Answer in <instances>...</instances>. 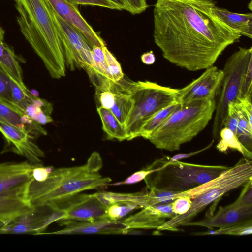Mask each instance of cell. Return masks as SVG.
Returning a JSON list of instances; mask_svg holds the SVG:
<instances>
[{
  "mask_svg": "<svg viewBox=\"0 0 252 252\" xmlns=\"http://www.w3.org/2000/svg\"><path fill=\"white\" fill-rule=\"evenodd\" d=\"M213 0H158L154 5L155 44L164 59L190 71L213 66L241 35L212 13Z\"/></svg>",
  "mask_w": 252,
  "mask_h": 252,
  "instance_id": "cell-1",
  "label": "cell"
},
{
  "mask_svg": "<svg viewBox=\"0 0 252 252\" xmlns=\"http://www.w3.org/2000/svg\"><path fill=\"white\" fill-rule=\"evenodd\" d=\"M22 35L43 62L51 77L65 76L63 51L47 0H13Z\"/></svg>",
  "mask_w": 252,
  "mask_h": 252,
  "instance_id": "cell-2",
  "label": "cell"
},
{
  "mask_svg": "<svg viewBox=\"0 0 252 252\" xmlns=\"http://www.w3.org/2000/svg\"><path fill=\"white\" fill-rule=\"evenodd\" d=\"M112 181L91 171L86 163L80 166L54 169L45 181L32 179L28 183L27 197L33 207L47 206L60 199L83 191L108 185Z\"/></svg>",
  "mask_w": 252,
  "mask_h": 252,
  "instance_id": "cell-3",
  "label": "cell"
},
{
  "mask_svg": "<svg viewBox=\"0 0 252 252\" xmlns=\"http://www.w3.org/2000/svg\"><path fill=\"white\" fill-rule=\"evenodd\" d=\"M215 108V99L181 104L148 140L158 149L179 150L206 127Z\"/></svg>",
  "mask_w": 252,
  "mask_h": 252,
  "instance_id": "cell-4",
  "label": "cell"
},
{
  "mask_svg": "<svg viewBox=\"0 0 252 252\" xmlns=\"http://www.w3.org/2000/svg\"><path fill=\"white\" fill-rule=\"evenodd\" d=\"M252 180V161L242 158L232 167H229L217 177L191 189L182 191V196L192 200L191 207L183 215L166 220L158 230L177 231L178 228L186 226L207 206L228 192L243 186Z\"/></svg>",
  "mask_w": 252,
  "mask_h": 252,
  "instance_id": "cell-5",
  "label": "cell"
},
{
  "mask_svg": "<svg viewBox=\"0 0 252 252\" xmlns=\"http://www.w3.org/2000/svg\"><path fill=\"white\" fill-rule=\"evenodd\" d=\"M150 166L154 171L144 179L147 188L182 192L187 191L219 176L229 167L183 162H168L167 156L155 160Z\"/></svg>",
  "mask_w": 252,
  "mask_h": 252,
  "instance_id": "cell-6",
  "label": "cell"
},
{
  "mask_svg": "<svg viewBox=\"0 0 252 252\" xmlns=\"http://www.w3.org/2000/svg\"><path fill=\"white\" fill-rule=\"evenodd\" d=\"M178 90L149 81H128L126 91L133 100V106L125 126L127 140L139 137L140 128L146 120L176 102Z\"/></svg>",
  "mask_w": 252,
  "mask_h": 252,
  "instance_id": "cell-7",
  "label": "cell"
},
{
  "mask_svg": "<svg viewBox=\"0 0 252 252\" xmlns=\"http://www.w3.org/2000/svg\"><path fill=\"white\" fill-rule=\"evenodd\" d=\"M252 60V47H239L226 60L223 77L216 97V108L212 126L213 140L219 139L220 130L226 117L230 104L239 101L244 75L249 62Z\"/></svg>",
  "mask_w": 252,
  "mask_h": 252,
  "instance_id": "cell-8",
  "label": "cell"
},
{
  "mask_svg": "<svg viewBox=\"0 0 252 252\" xmlns=\"http://www.w3.org/2000/svg\"><path fill=\"white\" fill-rule=\"evenodd\" d=\"M50 7L63 47L65 66L71 71L79 68L86 70L92 67L94 63L92 47L88 41Z\"/></svg>",
  "mask_w": 252,
  "mask_h": 252,
  "instance_id": "cell-9",
  "label": "cell"
},
{
  "mask_svg": "<svg viewBox=\"0 0 252 252\" xmlns=\"http://www.w3.org/2000/svg\"><path fill=\"white\" fill-rule=\"evenodd\" d=\"M48 206L64 213L63 220L94 221L109 219L107 207L93 194L77 193L49 204Z\"/></svg>",
  "mask_w": 252,
  "mask_h": 252,
  "instance_id": "cell-10",
  "label": "cell"
},
{
  "mask_svg": "<svg viewBox=\"0 0 252 252\" xmlns=\"http://www.w3.org/2000/svg\"><path fill=\"white\" fill-rule=\"evenodd\" d=\"M64 217V213L47 206L35 207L32 211L2 226L0 229V234H41L49 225L63 220Z\"/></svg>",
  "mask_w": 252,
  "mask_h": 252,
  "instance_id": "cell-11",
  "label": "cell"
},
{
  "mask_svg": "<svg viewBox=\"0 0 252 252\" xmlns=\"http://www.w3.org/2000/svg\"><path fill=\"white\" fill-rule=\"evenodd\" d=\"M223 77L222 69L212 66L185 87L178 89L177 101L180 104L215 99Z\"/></svg>",
  "mask_w": 252,
  "mask_h": 252,
  "instance_id": "cell-12",
  "label": "cell"
},
{
  "mask_svg": "<svg viewBox=\"0 0 252 252\" xmlns=\"http://www.w3.org/2000/svg\"><path fill=\"white\" fill-rule=\"evenodd\" d=\"M0 132L5 141L2 153L11 151L25 157L32 164H41L44 153L30 135L0 120Z\"/></svg>",
  "mask_w": 252,
  "mask_h": 252,
  "instance_id": "cell-13",
  "label": "cell"
},
{
  "mask_svg": "<svg viewBox=\"0 0 252 252\" xmlns=\"http://www.w3.org/2000/svg\"><path fill=\"white\" fill-rule=\"evenodd\" d=\"M55 11L75 28L88 41L91 46H105L102 38L94 31L80 13L78 5L67 0H47Z\"/></svg>",
  "mask_w": 252,
  "mask_h": 252,
  "instance_id": "cell-14",
  "label": "cell"
},
{
  "mask_svg": "<svg viewBox=\"0 0 252 252\" xmlns=\"http://www.w3.org/2000/svg\"><path fill=\"white\" fill-rule=\"evenodd\" d=\"M28 183L0 193V223L6 225L34 210L27 199Z\"/></svg>",
  "mask_w": 252,
  "mask_h": 252,
  "instance_id": "cell-15",
  "label": "cell"
},
{
  "mask_svg": "<svg viewBox=\"0 0 252 252\" xmlns=\"http://www.w3.org/2000/svg\"><path fill=\"white\" fill-rule=\"evenodd\" d=\"M63 229L48 233L61 235L71 234H125L129 229L123 221L104 219L88 221L64 220Z\"/></svg>",
  "mask_w": 252,
  "mask_h": 252,
  "instance_id": "cell-16",
  "label": "cell"
},
{
  "mask_svg": "<svg viewBox=\"0 0 252 252\" xmlns=\"http://www.w3.org/2000/svg\"><path fill=\"white\" fill-rule=\"evenodd\" d=\"M252 206L241 207L234 202L220 208L215 214L197 221H190L186 226H199L210 229L223 228L241 223L252 219Z\"/></svg>",
  "mask_w": 252,
  "mask_h": 252,
  "instance_id": "cell-17",
  "label": "cell"
},
{
  "mask_svg": "<svg viewBox=\"0 0 252 252\" xmlns=\"http://www.w3.org/2000/svg\"><path fill=\"white\" fill-rule=\"evenodd\" d=\"M172 203L143 208L140 212L123 221L129 229H158L165 223L167 219H170L177 215L172 210Z\"/></svg>",
  "mask_w": 252,
  "mask_h": 252,
  "instance_id": "cell-18",
  "label": "cell"
},
{
  "mask_svg": "<svg viewBox=\"0 0 252 252\" xmlns=\"http://www.w3.org/2000/svg\"><path fill=\"white\" fill-rule=\"evenodd\" d=\"M0 120L27 133L34 139L47 134L42 125L30 119L16 105L1 98Z\"/></svg>",
  "mask_w": 252,
  "mask_h": 252,
  "instance_id": "cell-19",
  "label": "cell"
},
{
  "mask_svg": "<svg viewBox=\"0 0 252 252\" xmlns=\"http://www.w3.org/2000/svg\"><path fill=\"white\" fill-rule=\"evenodd\" d=\"M37 165L29 161L0 163V193L30 181L33 179L32 170Z\"/></svg>",
  "mask_w": 252,
  "mask_h": 252,
  "instance_id": "cell-20",
  "label": "cell"
},
{
  "mask_svg": "<svg viewBox=\"0 0 252 252\" xmlns=\"http://www.w3.org/2000/svg\"><path fill=\"white\" fill-rule=\"evenodd\" d=\"M213 14L225 25L241 36L252 38V13H236L215 5Z\"/></svg>",
  "mask_w": 252,
  "mask_h": 252,
  "instance_id": "cell-21",
  "label": "cell"
},
{
  "mask_svg": "<svg viewBox=\"0 0 252 252\" xmlns=\"http://www.w3.org/2000/svg\"><path fill=\"white\" fill-rule=\"evenodd\" d=\"M97 111L101 119L102 129L109 140L116 139L122 141L128 139L124 126L115 117L110 109L100 106Z\"/></svg>",
  "mask_w": 252,
  "mask_h": 252,
  "instance_id": "cell-22",
  "label": "cell"
},
{
  "mask_svg": "<svg viewBox=\"0 0 252 252\" xmlns=\"http://www.w3.org/2000/svg\"><path fill=\"white\" fill-rule=\"evenodd\" d=\"M94 194L107 207L114 203L121 202L134 203L139 206L140 208L148 206L147 192L126 193L100 191Z\"/></svg>",
  "mask_w": 252,
  "mask_h": 252,
  "instance_id": "cell-23",
  "label": "cell"
},
{
  "mask_svg": "<svg viewBox=\"0 0 252 252\" xmlns=\"http://www.w3.org/2000/svg\"><path fill=\"white\" fill-rule=\"evenodd\" d=\"M53 110L51 103L45 99L34 96L23 111L30 119L43 125L53 122L51 117Z\"/></svg>",
  "mask_w": 252,
  "mask_h": 252,
  "instance_id": "cell-24",
  "label": "cell"
},
{
  "mask_svg": "<svg viewBox=\"0 0 252 252\" xmlns=\"http://www.w3.org/2000/svg\"><path fill=\"white\" fill-rule=\"evenodd\" d=\"M177 101L158 111L146 120L141 126L139 136L149 139L152 133L158 128L180 105Z\"/></svg>",
  "mask_w": 252,
  "mask_h": 252,
  "instance_id": "cell-25",
  "label": "cell"
},
{
  "mask_svg": "<svg viewBox=\"0 0 252 252\" xmlns=\"http://www.w3.org/2000/svg\"><path fill=\"white\" fill-rule=\"evenodd\" d=\"M115 102L110 109L118 120L123 125L125 124L130 115L133 106V100L130 95L124 90L114 92Z\"/></svg>",
  "mask_w": 252,
  "mask_h": 252,
  "instance_id": "cell-26",
  "label": "cell"
},
{
  "mask_svg": "<svg viewBox=\"0 0 252 252\" xmlns=\"http://www.w3.org/2000/svg\"><path fill=\"white\" fill-rule=\"evenodd\" d=\"M0 67L16 82L25 85L18 58L13 49L6 43L3 55L0 58Z\"/></svg>",
  "mask_w": 252,
  "mask_h": 252,
  "instance_id": "cell-27",
  "label": "cell"
},
{
  "mask_svg": "<svg viewBox=\"0 0 252 252\" xmlns=\"http://www.w3.org/2000/svg\"><path fill=\"white\" fill-rule=\"evenodd\" d=\"M219 137L220 139L216 146L218 150L225 153L229 149L235 150L241 153L244 158L252 159V152L241 144L236 134L230 129L223 127L220 131Z\"/></svg>",
  "mask_w": 252,
  "mask_h": 252,
  "instance_id": "cell-28",
  "label": "cell"
},
{
  "mask_svg": "<svg viewBox=\"0 0 252 252\" xmlns=\"http://www.w3.org/2000/svg\"><path fill=\"white\" fill-rule=\"evenodd\" d=\"M9 86L13 103L23 111L34 95L25 85L18 83L10 77Z\"/></svg>",
  "mask_w": 252,
  "mask_h": 252,
  "instance_id": "cell-29",
  "label": "cell"
},
{
  "mask_svg": "<svg viewBox=\"0 0 252 252\" xmlns=\"http://www.w3.org/2000/svg\"><path fill=\"white\" fill-rule=\"evenodd\" d=\"M252 232V219L231 226L209 231L197 232L192 234L194 235H228L234 236H243L250 235Z\"/></svg>",
  "mask_w": 252,
  "mask_h": 252,
  "instance_id": "cell-30",
  "label": "cell"
},
{
  "mask_svg": "<svg viewBox=\"0 0 252 252\" xmlns=\"http://www.w3.org/2000/svg\"><path fill=\"white\" fill-rule=\"evenodd\" d=\"M140 208L137 204L131 202H116L107 208V216L112 220H119L135 209Z\"/></svg>",
  "mask_w": 252,
  "mask_h": 252,
  "instance_id": "cell-31",
  "label": "cell"
},
{
  "mask_svg": "<svg viewBox=\"0 0 252 252\" xmlns=\"http://www.w3.org/2000/svg\"><path fill=\"white\" fill-rule=\"evenodd\" d=\"M103 49L110 75L115 82H120L124 79V74L123 73L120 64L106 46L103 47Z\"/></svg>",
  "mask_w": 252,
  "mask_h": 252,
  "instance_id": "cell-32",
  "label": "cell"
},
{
  "mask_svg": "<svg viewBox=\"0 0 252 252\" xmlns=\"http://www.w3.org/2000/svg\"><path fill=\"white\" fill-rule=\"evenodd\" d=\"M252 180L249 181L244 186L238 198L234 202L241 207L252 206Z\"/></svg>",
  "mask_w": 252,
  "mask_h": 252,
  "instance_id": "cell-33",
  "label": "cell"
},
{
  "mask_svg": "<svg viewBox=\"0 0 252 252\" xmlns=\"http://www.w3.org/2000/svg\"><path fill=\"white\" fill-rule=\"evenodd\" d=\"M9 76L0 67V98L13 104L9 90Z\"/></svg>",
  "mask_w": 252,
  "mask_h": 252,
  "instance_id": "cell-34",
  "label": "cell"
},
{
  "mask_svg": "<svg viewBox=\"0 0 252 252\" xmlns=\"http://www.w3.org/2000/svg\"><path fill=\"white\" fill-rule=\"evenodd\" d=\"M191 204L192 200L189 197H179L172 202V210L177 215H183L189 210Z\"/></svg>",
  "mask_w": 252,
  "mask_h": 252,
  "instance_id": "cell-35",
  "label": "cell"
},
{
  "mask_svg": "<svg viewBox=\"0 0 252 252\" xmlns=\"http://www.w3.org/2000/svg\"><path fill=\"white\" fill-rule=\"evenodd\" d=\"M154 171V170L151 168L150 166L147 168L137 171L130 176L127 177L125 180L114 183L113 185H130L136 183L141 181L146 178L149 174Z\"/></svg>",
  "mask_w": 252,
  "mask_h": 252,
  "instance_id": "cell-36",
  "label": "cell"
},
{
  "mask_svg": "<svg viewBox=\"0 0 252 252\" xmlns=\"http://www.w3.org/2000/svg\"><path fill=\"white\" fill-rule=\"evenodd\" d=\"M76 5H93L120 10L115 4L107 0H67Z\"/></svg>",
  "mask_w": 252,
  "mask_h": 252,
  "instance_id": "cell-37",
  "label": "cell"
},
{
  "mask_svg": "<svg viewBox=\"0 0 252 252\" xmlns=\"http://www.w3.org/2000/svg\"><path fill=\"white\" fill-rule=\"evenodd\" d=\"M128 7V12L133 15L144 12L149 5L146 0H123Z\"/></svg>",
  "mask_w": 252,
  "mask_h": 252,
  "instance_id": "cell-38",
  "label": "cell"
},
{
  "mask_svg": "<svg viewBox=\"0 0 252 252\" xmlns=\"http://www.w3.org/2000/svg\"><path fill=\"white\" fill-rule=\"evenodd\" d=\"M54 169L52 166L44 167L41 164H37L32 170L33 179L37 182L44 181L47 179Z\"/></svg>",
  "mask_w": 252,
  "mask_h": 252,
  "instance_id": "cell-39",
  "label": "cell"
},
{
  "mask_svg": "<svg viewBox=\"0 0 252 252\" xmlns=\"http://www.w3.org/2000/svg\"><path fill=\"white\" fill-rule=\"evenodd\" d=\"M99 101L100 106L110 109L114 105L115 102V94L111 91H102L96 93Z\"/></svg>",
  "mask_w": 252,
  "mask_h": 252,
  "instance_id": "cell-40",
  "label": "cell"
},
{
  "mask_svg": "<svg viewBox=\"0 0 252 252\" xmlns=\"http://www.w3.org/2000/svg\"><path fill=\"white\" fill-rule=\"evenodd\" d=\"M94 172H98L102 166V161L100 155L96 152H93L87 163Z\"/></svg>",
  "mask_w": 252,
  "mask_h": 252,
  "instance_id": "cell-41",
  "label": "cell"
},
{
  "mask_svg": "<svg viewBox=\"0 0 252 252\" xmlns=\"http://www.w3.org/2000/svg\"><path fill=\"white\" fill-rule=\"evenodd\" d=\"M214 141V140H213L206 147H204V148H203L202 149L196 151H194V152H190V153H189L178 154H177L172 157H167L168 162H173V161H176V160H179L180 159L187 158L189 157L195 155L196 154H197L198 153H200V152H202L205 151V150L208 149L209 148H210L213 145Z\"/></svg>",
  "mask_w": 252,
  "mask_h": 252,
  "instance_id": "cell-42",
  "label": "cell"
},
{
  "mask_svg": "<svg viewBox=\"0 0 252 252\" xmlns=\"http://www.w3.org/2000/svg\"><path fill=\"white\" fill-rule=\"evenodd\" d=\"M142 62L146 65L153 64L156 60L155 56L152 51L145 52L141 56Z\"/></svg>",
  "mask_w": 252,
  "mask_h": 252,
  "instance_id": "cell-43",
  "label": "cell"
},
{
  "mask_svg": "<svg viewBox=\"0 0 252 252\" xmlns=\"http://www.w3.org/2000/svg\"><path fill=\"white\" fill-rule=\"evenodd\" d=\"M117 5L120 10H125L128 11V7L123 0H107Z\"/></svg>",
  "mask_w": 252,
  "mask_h": 252,
  "instance_id": "cell-44",
  "label": "cell"
},
{
  "mask_svg": "<svg viewBox=\"0 0 252 252\" xmlns=\"http://www.w3.org/2000/svg\"><path fill=\"white\" fill-rule=\"evenodd\" d=\"M5 31L2 27L0 24V42L4 41Z\"/></svg>",
  "mask_w": 252,
  "mask_h": 252,
  "instance_id": "cell-45",
  "label": "cell"
},
{
  "mask_svg": "<svg viewBox=\"0 0 252 252\" xmlns=\"http://www.w3.org/2000/svg\"><path fill=\"white\" fill-rule=\"evenodd\" d=\"M5 43L4 41L0 42V58L2 56L3 53L4 49L5 48Z\"/></svg>",
  "mask_w": 252,
  "mask_h": 252,
  "instance_id": "cell-46",
  "label": "cell"
},
{
  "mask_svg": "<svg viewBox=\"0 0 252 252\" xmlns=\"http://www.w3.org/2000/svg\"><path fill=\"white\" fill-rule=\"evenodd\" d=\"M248 7L250 10L252 11V0H251L249 4H248Z\"/></svg>",
  "mask_w": 252,
  "mask_h": 252,
  "instance_id": "cell-47",
  "label": "cell"
},
{
  "mask_svg": "<svg viewBox=\"0 0 252 252\" xmlns=\"http://www.w3.org/2000/svg\"><path fill=\"white\" fill-rule=\"evenodd\" d=\"M3 225H4V224H2V223H0V228L3 226Z\"/></svg>",
  "mask_w": 252,
  "mask_h": 252,
  "instance_id": "cell-48",
  "label": "cell"
}]
</instances>
